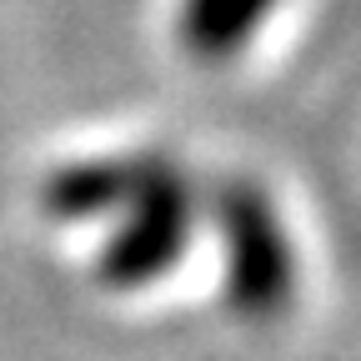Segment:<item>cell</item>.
<instances>
[{
    "label": "cell",
    "instance_id": "obj_1",
    "mask_svg": "<svg viewBox=\"0 0 361 361\" xmlns=\"http://www.w3.org/2000/svg\"><path fill=\"white\" fill-rule=\"evenodd\" d=\"M211 216L226 256V301L246 322H271L296 291V256L276 201L256 180H221L211 186Z\"/></svg>",
    "mask_w": 361,
    "mask_h": 361
},
{
    "label": "cell",
    "instance_id": "obj_2",
    "mask_svg": "<svg viewBox=\"0 0 361 361\" xmlns=\"http://www.w3.org/2000/svg\"><path fill=\"white\" fill-rule=\"evenodd\" d=\"M196 216H201L196 180L180 166H171L161 180H151V186L126 206L121 231L106 241V251L96 261L101 281L111 291H141L156 276H166L191 246Z\"/></svg>",
    "mask_w": 361,
    "mask_h": 361
},
{
    "label": "cell",
    "instance_id": "obj_3",
    "mask_svg": "<svg viewBox=\"0 0 361 361\" xmlns=\"http://www.w3.org/2000/svg\"><path fill=\"white\" fill-rule=\"evenodd\" d=\"M176 161L161 151H135V156H101V161H71L45 180V211L56 221H101L121 216L151 180H161Z\"/></svg>",
    "mask_w": 361,
    "mask_h": 361
},
{
    "label": "cell",
    "instance_id": "obj_4",
    "mask_svg": "<svg viewBox=\"0 0 361 361\" xmlns=\"http://www.w3.org/2000/svg\"><path fill=\"white\" fill-rule=\"evenodd\" d=\"M271 11H276V0H186L180 45L196 61H231L236 51H246V40Z\"/></svg>",
    "mask_w": 361,
    "mask_h": 361
}]
</instances>
